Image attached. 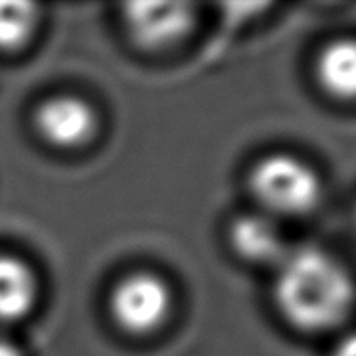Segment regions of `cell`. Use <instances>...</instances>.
I'll return each instance as SVG.
<instances>
[{"label": "cell", "mask_w": 356, "mask_h": 356, "mask_svg": "<svg viewBox=\"0 0 356 356\" xmlns=\"http://www.w3.org/2000/svg\"><path fill=\"white\" fill-rule=\"evenodd\" d=\"M39 297L37 276L29 264L12 255H0V322L25 318Z\"/></svg>", "instance_id": "7"}, {"label": "cell", "mask_w": 356, "mask_h": 356, "mask_svg": "<svg viewBox=\"0 0 356 356\" xmlns=\"http://www.w3.org/2000/svg\"><path fill=\"white\" fill-rule=\"evenodd\" d=\"M278 264L274 299L289 324L302 332H325L347 318L355 286L333 257L307 248L286 253Z\"/></svg>", "instance_id": "1"}, {"label": "cell", "mask_w": 356, "mask_h": 356, "mask_svg": "<svg viewBox=\"0 0 356 356\" xmlns=\"http://www.w3.org/2000/svg\"><path fill=\"white\" fill-rule=\"evenodd\" d=\"M249 188L264 209L286 217H302L322 202V182L316 172L287 154L268 155L257 163Z\"/></svg>", "instance_id": "2"}, {"label": "cell", "mask_w": 356, "mask_h": 356, "mask_svg": "<svg viewBox=\"0 0 356 356\" xmlns=\"http://www.w3.org/2000/svg\"><path fill=\"white\" fill-rule=\"evenodd\" d=\"M318 83L337 100H356V39L330 42L316 62Z\"/></svg>", "instance_id": "8"}, {"label": "cell", "mask_w": 356, "mask_h": 356, "mask_svg": "<svg viewBox=\"0 0 356 356\" xmlns=\"http://www.w3.org/2000/svg\"><path fill=\"white\" fill-rule=\"evenodd\" d=\"M172 310L169 284L154 272H132L115 284L109 295V312L115 324L132 335L159 330Z\"/></svg>", "instance_id": "3"}, {"label": "cell", "mask_w": 356, "mask_h": 356, "mask_svg": "<svg viewBox=\"0 0 356 356\" xmlns=\"http://www.w3.org/2000/svg\"><path fill=\"white\" fill-rule=\"evenodd\" d=\"M127 33L144 50H165L192 33L194 6L184 2H132L123 8Z\"/></svg>", "instance_id": "4"}, {"label": "cell", "mask_w": 356, "mask_h": 356, "mask_svg": "<svg viewBox=\"0 0 356 356\" xmlns=\"http://www.w3.org/2000/svg\"><path fill=\"white\" fill-rule=\"evenodd\" d=\"M39 10L29 2H0V50H19L35 35Z\"/></svg>", "instance_id": "9"}, {"label": "cell", "mask_w": 356, "mask_h": 356, "mask_svg": "<svg viewBox=\"0 0 356 356\" xmlns=\"http://www.w3.org/2000/svg\"><path fill=\"white\" fill-rule=\"evenodd\" d=\"M234 251L249 263H280L284 253L282 234L266 215H243L230 228Z\"/></svg>", "instance_id": "6"}, {"label": "cell", "mask_w": 356, "mask_h": 356, "mask_svg": "<svg viewBox=\"0 0 356 356\" xmlns=\"http://www.w3.org/2000/svg\"><path fill=\"white\" fill-rule=\"evenodd\" d=\"M40 138L60 149H75L90 142L98 129L94 108L79 96H54L40 104L35 113Z\"/></svg>", "instance_id": "5"}, {"label": "cell", "mask_w": 356, "mask_h": 356, "mask_svg": "<svg viewBox=\"0 0 356 356\" xmlns=\"http://www.w3.org/2000/svg\"><path fill=\"white\" fill-rule=\"evenodd\" d=\"M0 356H24L22 348L10 339H0Z\"/></svg>", "instance_id": "11"}, {"label": "cell", "mask_w": 356, "mask_h": 356, "mask_svg": "<svg viewBox=\"0 0 356 356\" xmlns=\"http://www.w3.org/2000/svg\"><path fill=\"white\" fill-rule=\"evenodd\" d=\"M332 356H356V332L341 339L337 347L333 348Z\"/></svg>", "instance_id": "10"}]
</instances>
